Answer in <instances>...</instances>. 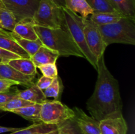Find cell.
Returning a JSON list of instances; mask_svg holds the SVG:
<instances>
[{
	"label": "cell",
	"mask_w": 135,
	"mask_h": 134,
	"mask_svg": "<svg viewBox=\"0 0 135 134\" xmlns=\"http://www.w3.org/2000/svg\"><path fill=\"white\" fill-rule=\"evenodd\" d=\"M64 14L65 28L84 55V59L89 62L95 69L97 68V59L88 49L84 33L83 18L65 7L61 6Z\"/></svg>",
	"instance_id": "4"
},
{
	"label": "cell",
	"mask_w": 135,
	"mask_h": 134,
	"mask_svg": "<svg viewBox=\"0 0 135 134\" xmlns=\"http://www.w3.org/2000/svg\"><path fill=\"white\" fill-rule=\"evenodd\" d=\"M33 104L35 103L25 101L19 97H17V98L12 99L8 102H5V104L0 105V111L10 112H11L12 110H17V109H21V108L25 107V106L32 105Z\"/></svg>",
	"instance_id": "27"
},
{
	"label": "cell",
	"mask_w": 135,
	"mask_h": 134,
	"mask_svg": "<svg viewBox=\"0 0 135 134\" xmlns=\"http://www.w3.org/2000/svg\"><path fill=\"white\" fill-rule=\"evenodd\" d=\"M75 116L73 109L58 100L47 101L42 103L40 111L41 122L47 124L58 125Z\"/></svg>",
	"instance_id": "6"
},
{
	"label": "cell",
	"mask_w": 135,
	"mask_h": 134,
	"mask_svg": "<svg viewBox=\"0 0 135 134\" xmlns=\"http://www.w3.org/2000/svg\"><path fill=\"white\" fill-rule=\"evenodd\" d=\"M108 47L112 43L135 45V20L123 17L113 23L98 26Z\"/></svg>",
	"instance_id": "3"
},
{
	"label": "cell",
	"mask_w": 135,
	"mask_h": 134,
	"mask_svg": "<svg viewBox=\"0 0 135 134\" xmlns=\"http://www.w3.org/2000/svg\"><path fill=\"white\" fill-rule=\"evenodd\" d=\"M65 7L83 18H86L94 13L86 0H64Z\"/></svg>",
	"instance_id": "19"
},
{
	"label": "cell",
	"mask_w": 135,
	"mask_h": 134,
	"mask_svg": "<svg viewBox=\"0 0 135 134\" xmlns=\"http://www.w3.org/2000/svg\"><path fill=\"white\" fill-rule=\"evenodd\" d=\"M17 58L21 57L16 54L10 52V51H6V50L0 48V59H2L3 63H7L9 60H11V59H17Z\"/></svg>",
	"instance_id": "30"
},
{
	"label": "cell",
	"mask_w": 135,
	"mask_h": 134,
	"mask_svg": "<svg viewBox=\"0 0 135 134\" xmlns=\"http://www.w3.org/2000/svg\"><path fill=\"white\" fill-rule=\"evenodd\" d=\"M0 1H1V0H0Z\"/></svg>",
	"instance_id": "38"
},
{
	"label": "cell",
	"mask_w": 135,
	"mask_h": 134,
	"mask_svg": "<svg viewBox=\"0 0 135 134\" xmlns=\"http://www.w3.org/2000/svg\"><path fill=\"white\" fill-rule=\"evenodd\" d=\"M117 13L135 20V0H109Z\"/></svg>",
	"instance_id": "20"
},
{
	"label": "cell",
	"mask_w": 135,
	"mask_h": 134,
	"mask_svg": "<svg viewBox=\"0 0 135 134\" xmlns=\"http://www.w3.org/2000/svg\"><path fill=\"white\" fill-rule=\"evenodd\" d=\"M41 107L42 104L35 103L17 110H12L11 112L17 114L25 120L32 122L33 123H40Z\"/></svg>",
	"instance_id": "16"
},
{
	"label": "cell",
	"mask_w": 135,
	"mask_h": 134,
	"mask_svg": "<svg viewBox=\"0 0 135 134\" xmlns=\"http://www.w3.org/2000/svg\"><path fill=\"white\" fill-rule=\"evenodd\" d=\"M32 22L34 26L47 28H65L62 7L54 0H40Z\"/></svg>",
	"instance_id": "5"
},
{
	"label": "cell",
	"mask_w": 135,
	"mask_h": 134,
	"mask_svg": "<svg viewBox=\"0 0 135 134\" xmlns=\"http://www.w3.org/2000/svg\"><path fill=\"white\" fill-rule=\"evenodd\" d=\"M57 133V126L42 123H33L26 127H20L19 130L9 134H49Z\"/></svg>",
	"instance_id": "15"
},
{
	"label": "cell",
	"mask_w": 135,
	"mask_h": 134,
	"mask_svg": "<svg viewBox=\"0 0 135 134\" xmlns=\"http://www.w3.org/2000/svg\"><path fill=\"white\" fill-rule=\"evenodd\" d=\"M17 22L11 12L4 7H0V28L12 32Z\"/></svg>",
	"instance_id": "23"
},
{
	"label": "cell",
	"mask_w": 135,
	"mask_h": 134,
	"mask_svg": "<svg viewBox=\"0 0 135 134\" xmlns=\"http://www.w3.org/2000/svg\"><path fill=\"white\" fill-rule=\"evenodd\" d=\"M7 64L25 75L36 76L37 74L36 67L30 58H17L11 59L9 60Z\"/></svg>",
	"instance_id": "17"
},
{
	"label": "cell",
	"mask_w": 135,
	"mask_h": 134,
	"mask_svg": "<svg viewBox=\"0 0 135 134\" xmlns=\"http://www.w3.org/2000/svg\"><path fill=\"white\" fill-rule=\"evenodd\" d=\"M1 63H3V60H2V59H0V64H1Z\"/></svg>",
	"instance_id": "36"
},
{
	"label": "cell",
	"mask_w": 135,
	"mask_h": 134,
	"mask_svg": "<svg viewBox=\"0 0 135 134\" xmlns=\"http://www.w3.org/2000/svg\"><path fill=\"white\" fill-rule=\"evenodd\" d=\"M0 7H4V6H3V5L2 3H1V1H0Z\"/></svg>",
	"instance_id": "35"
},
{
	"label": "cell",
	"mask_w": 135,
	"mask_h": 134,
	"mask_svg": "<svg viewBox=\"0 0 135 134\" xmlns=\"http://www.w3.org/2000/svg\"><path fill=\"white\" fill-rule=\"evenodd\" d=\"M58 5H59L60 6H65V3L64 0H54Z\"/></svg>",
	"instance_id": "34"
},
{
	"label": "cell",
	"mask_w": 135,
	"mask_h": 134,
	"mask_svg": "<svg viewBox=\"0 0 135 134\" xmlns=\"http://www.w3.org/2000/svg\"><path fill=\"white\" fill-rule=\"evenodd\" d=\"M99 126L101 134H127L128 130L123 116L102 120Z\"/></svg>",
	"instance_id": "11"
},
{
	"label": "cell",
	"mask_w": 135,
	"mask_h": 134,
	"mask_svg": "<svg viewBox=\"0 0 135 134\" xmlns=\"http://www.w3.org/2000/svg\"><path fill=\"white\" fill-rule=\"evenodd\" d=\"M18 90L17 87H11L10 90L5 92H0V105L5 104L11 99L18 97L17 93Z\"/></svg>",
	"instance_id": "29"
},
{
	"label": "cell",
	"mask_w": 135,
	"mask_h": 134,
	"mask_svg": "<svg viewBox=\"0 0 135 134\" xmlns=\"http://www.w3.org/2000/svg\"><path fill=\"white\" fill-rule=\"evenodd\" d=\"M20 128H17V127H4V126H0V133H7V132H13L15 131L19 130Z\"/></svg>",
	"instance_id": "33"
},
{
	"label": "cell",
	"mask_w": 135,
	"mask_h": 134,
	"mask_svg": "<svg viewBox=\"0 0 135 134\" xmlns=\"http://www.w3.org/2000/svg\"><path fill=\"white\" fill-rule=\"evenodd\" d=\"M12 32L24 39L32 41L38 39L32 18H24L17 22Z\"/></svg>",
	"instance_id": "14"
},
{
	"label": "cell",
	"mask_w": 135,
	"mask_h": 134,
	"mask_svg": "<svg viewBox=\"0 0 135 134\" xmlns=\"http://www.w3.org/2000/svg\"><path fill=\"white\" fill-rule=\"evenodd\" d=\"M57 126V134H83L73 118L61 122Z\"/></svg>",
	"instance_id": "25"
},
{
	"label": "cell",
	"mask_w": 135,
	"mask_h": 134,
	"mask_svg": "<svg viewBox=\"0 0 135 134\" xmlns=\"http://www.w3.org/2000/svg\"><path fill=\"white\" fill-rule=\"evenodd\" d=\"M12 32V35L15 40V42L28 54V55L32 56L36 53V51L39 49L40 47L43 45L40 39L38 38L36 40H29V39H24L19 35H17L15 33Z\"/></svg>",
	"instance_id": "22"
},
{
	"label": "cell",
	"mask_w": 135,
	"mask_h": 134,
	"mask_svg": "<svg viewBox=\"0 0 135 134\" xmlns=\"http://www.w3.org/2000/svg\"><path fill=\"white\" fill-rule=\"evenodd\" d=\"M94 13H115L117 12L109 0H86Z\"/></svg>",
	"instance_id": "24"
},
{
	"label": "cell",
	"mask_w": 135,
	"mask_h": 134,
	"mask_svg": "<svg viewBox=\"0 0 135 134\" xmlns=\"http://www.w3.org/2000/svg\"><path fill=\"white\" fill-rule=\"evenodd\" d=\"M123 17L120 13H94L89 17V19L97 26L109 24L119 20Z\"/></svg>",
	"instance_id": "21"
},
{
	"label": "cell",
	"mask_w": 135,
	"mask_h": 134,
	"mask_svg": "<svg viewBox=\"0 0 135 134\" xmlns=\"http://www.w3.org/2000/svg\"><path fill=\"white\" fill-rule=\"evenodd\" d=\"M40 0H1L4 7L11 12L17 22L24 18H32Z\"/></svg>",
	"instance_id": "8"
},
{
	"label": "cell",
	"mask_w": 135,
	"mask_h": 134,
	"mask_svg": "<svg viewBox=\"0 0 135 134\" xmlns=\"http://www.w3.org/2000/svg\"><path fill=\"white\" fill-rule=\"evenodd\" d=\"M62 89H63V84H62L61 79L57 76L56 78H54L50 86L43 91V93L46 98L54 97L55 100H58L60 97Z\"/></svg>",
	"instance_id": "26"
},
{
	"label": "cell",
	"mask_w": 135,
	"mask_h": 134,
	"mask_svg": "<svg viewBox=\"0 0 135 134\" xmlns=\"http://www.w3.org/2000/svg\"><path fill=\"white\" fill-rule=\"evenodd\" d=\"M59 56V55L57 52L43 45L34 55L30 56V59L36 67L38 68L44 64H55Z\"/></svg>",
	"instance_id": "13"
},
{
	"label": "cell",
	"mask_w": 135,
	"mask_h": 134,
	"mask_svg": "<svg viewBox=\"0 0 135 134\" xmlns=\"http://www.w3.org/2000/svg\"><path fill=\"white\" fill-rule=\"evenodd\" d=\"M17 96L25 101L34 103L42 104L47 100L44 94L43 91L38 88L36 84H33L25 90L21 91L18 89Z\"/></svg>",
	"instance_id": "18"
},
{
	"label": "cell",
	"mask_w": 135,
	"mask_h": 134,
	"mask_svg": "<svg viewBox=\"0 0 135 134\" xmlns=\"http://www.w3.org/2000/svg\"><path fill=\"white\" fill-rule=\"evenodd\" d=\"M16 85H18V84L13 81L0 78V92L7 91L10 90L12 87Z\"/></svg>",
	"instance_id": "32"
},
{
	"label": "cell",
	"mask_w": 135,
	"mask_h": 134,
	"mask_svg": "<svg viewBox=\"0 0 135 134\" xmlns=\"http://www.w3.org/2000/svg\"><path fill=\"white\" fill-rule=\"evenodd\" d=\"M38 68L41 71L44 76L54 79L58 76V71L56 64H44V65L40 66Z\"/></svg>",
	"instance_id": "28"
},
{
	"label": "cell",
	"mask_w": 135,
	"mask_h": 134,
	"mask_svg": "<svg viewBox=\"0 0 135 134\" xmlns=\"http://www.w3.org/2000/svg\"><path fill=\"white\" fill-rule=\"evenodd\" d=\"M0 48L16 54L21 58H30L28 54L15 42L11 32L2 28H0Z\"/></svg>",
	"instance_id": "12"
},
{
	"label": "cell",
	"mask_w": 135,
	"mask_h": 134,
	"mask_svg": "<svg viewBox=\"0 0 135 134\" xmlns=\"http://www.w3.org/2000/svg\"><path fill=\"white\" fill-rule=\"evenodd\" d=\"M75 112L74 119L79 126L83 134H101L100 122L88 116L82 109L78 107L73 109Z\"/></svg>",
	"instance_id": "9"
},
{
	"label": "cell",
	"mask_w": 135,
	"mask_h": 134,
	"mask_svg": "<svg viewBox=\"0 0 135 134\" xmlns=\"http://www.w3.org/2000/svg\"><path fill=\"white\" fill-rule=\"evenodd\" d=\"M49 134H57V133H49Z\"/></svg>",
	"instance_id": "37"
},
{
	"label": "cell",
	"mask_w": 135,
	"mask_h": 134,
	"mask_svg": "<svg viewBox=\"0 0 135 134\" xmlns=\"http://www.w3.org/2000/svg\"><path fill=\"white\" fill-rule=\"evenodd\" d=\"M98 78L95 89L86 102L91 116L98 121L123 116V102L119 82L105 65L104 55L97 60Z\"/></svg>",
	"instance_id": "1"
},
{
	"label": "cell",
	"mask_w": 135,
	"mask_h": 134,
	"mask_svg": "<svg viewBox=\"0 0 135 134\" xmlns=\"http://www.w3.org/2000/svg\"><path fill=\"white\" fill-rule=\"evenodd\" d=\"M34 78L35 76L25 75L18 72L7 63L0 64V78L1 79L13 81L17 82L18 85H24L29 87L34 84L33 81Z\"/></svg>",
	"instance_id": "10"
},
{
	"label": "cell",
	"mask_w": 135,
	"mask_h": 134,
	"mask_svg": "<svg viewBox=\"0 0 135 134\" xmlns=\"http://www.w3.org/2000/svg\"><path fill=\"white\" fill-rule=\"evenodd\" d=\"M53 80H54V79L42 76V77L40 78V79L38 80V81L36 82V85L37 87H38V88H40L41 90L43 91L50 86V84L52 82Z\"/></svg>",
	"instance_id": "31"
},
{
	"label": "cell",
	"mask_w": 135,
	"mask_h": 134,
	"mask_svg": "<svg viewBox=\"0 0 135 134\" xmlns=\"http://www.w3.org/2000/svg\"><path fill=\"white\" fill-rule=\"evenodd\" d=\"M34 30L42 44L57 52L59 56L84 58L66 28H47L34 26Z\"/></svg>",
	"instance_id": "2"
},
{
	"label": "cell",
	"mask_w": 135,
	"mask_h": 134,
	"mask_svg": "<svg viewBox=\"0 0 135 134\" xmlns=\"http://www.w3.org/2000/svg\"><path fill=\"white\" fill-rule=\"evenodd\" d=\"M83 24L86 44L90 51L98 60L104 55L107 46L103 41L98 27L89 19V17L83 18Z\"/></svg>",
	"instance_id": "7"
}]
</instances>
